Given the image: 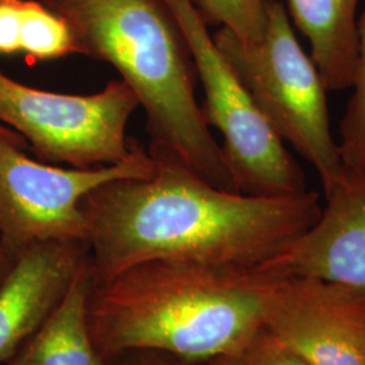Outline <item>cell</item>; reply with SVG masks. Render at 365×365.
I'll return each mask as SVG.
<instances>
[{"label": "cell", "mask_w": 365, "mask_h": 365, "mask_svg": "<svg viewBox=\"0 0 365 365\" xmlns=\"http://www.w3.org/2000/svg\"><path fill=\"white\" fill-rule=\"evenodd\" d=\"M111 365H192L160 353H130L111 360Z\"/></svg>", "instance_id": "ac0fdd59"}, {"label": "cell", "mask_w": 365, "mask_h": 365, "mask_svg": "<svg viewBox=\"0 0 365 365\" xmlns=\"http://www.w3.org/2000/svg\"><path fill=\"white\" fill-rule=\"evenodd\" d=\"M86 241H53L16 255L0 283V365L43 325L90 264Z\"/></svg>", "instance_id": "30bf717a"}, {"label": "cell", "mask_w": 365, "mask_h": 365, "mask_svg": "<svg viewBox=\"0 0 365 365\" xmlns=\"http://www.w3.org/2000/svg\"><path fill=\"white\" fill-rule=\"evenodd\" d=\"M137 108V95L120 78L96 93L71 95L30 87L0 69V125L22 135L46 164L98 168L125 161L137 144L128 137Z\"/></svg>", "instance_id": "8992f818"}, {"label": "cell", "mask_w": 365, "mask_h": 365, "mask_svg": "<svg viewBox=\"0 0 365 365\" xmlns=\"http://www.w3.org/2000/svg\"><path fill=\"white\" fill-rule=\"evenodd\" d=\"M192 365H310L265 329L233 352Z\"/></svg>", "instance_id": "2e32d148"}, {"label": "cell", "mask_w": 365, "mask_h": 365, "mask_svg": "<svg viewBox=\"0 0 365 365\" xmlns=\"http://www.w3.org/2000/svg\"><path fill=\"white\" fill-rule=\"evenodd\" d=\"M282 272L256 265L149 261L93 284L92 339L108 361L160 353L200 364L233 352L265 329Z\"/></svg>", "instance_id": "7a4b0ae2"}, {"label": "cell", "mask_w": 365, "mask_h": 365, "mask_svg": "<svg viewBox=\"0 0 365 365\" xmlns=\"http://www.w3.org/2000/svg\"><path fill=\"white\" fill-rule=\"evenodd\" d=\"M92 288L90 261L43 325L6 365H111L92 339Z\"/></svg>", "instance_id": "7c38bea8"}, {"label": "cell", "mask_w": 365, "mask_h": 365, "mask_svg": "<svg viewBox=\"0 0 365 365\" xmlns=\"http://www.w3.org/2000/svg\"><path fill=\"white\" fill-rule=\"evenodd\" d=\"M165 3L180 26L205 92V118L223 138L222 153L235 191L261 196L307 191L299 164L226 61L194 0Z\"/></svg>", "instance_id": "5b68a950"}, {"label": "cell", "mask_w": 365, "mask_h": 365, "mask_svg": "<svg viewBox=\"0 0 365 365\" xmlns=\"http://www.w3.org/2000/svg\"><path fill=\"white\" fill-rule=\"evenodd\" d=\"M197 11L209 26L226 29L242 42L262 37L268 0H194Z\"/></svg>", "instance_id": "9a60e30c"}, {"label": "cell", "mask_w": 365, "mask_h": 365, "mask_svg": "<svg viewBox=\"0 0 365 365\" xmlns=\"http://www.w3.org/2000/svg\"><path fill=\"white\" fill-rule=\"evenodd\" d=\"M153 172L84 197L93 284L149 261L256 265L318 220L319 195H249L215 187L165 145L150 141Z\"/></svg>", "instance_id": "6da1fadb"}, {"label": "cell", "mask_w": 365, "mask_h": 365, "mask_svg": "<svg viewBox=\"0 0 365 365\" xmlns=\"http://www.w3.org/2000/svg\"><path fill=\"white\" fill-rule=\"evenodd\" d=\"M265 330L310 365H365V297L337 283L282 274Z\"/></svg>", "instance_id": "ba28073f"}, {"label": "cell", "mask_w": 365, "mask_h": 365, "mask_svg": "<svg viewBox=\"0 0 365 365\" xmlns=\"http://www.w3.org/2000/svg\"><path fill=\"white\" fill-rule=\"evenodd\" d=\"M66 18L80 54L113 66L138 98L153 143L199 176L235 191L196 99L195 66L165 0H41Z\"/></svg>", "instance_id": "3957f363"}, {"label": "cell", "mask_w": 365, "mask_h": 365, "mask_svg": "<svg viewBox=\"0 0 365 365\" xmlns=\"http://www.w3.org/2000/svg\"><path fill=\"white\" fill-rule=\"evenodd\" d=\"M363 0H287L289 19L307 39L329 91L352 87L357 54V10Z\"/></svg>", "instance_id": "8fae6325"}, {"label": "cell", "mask_w": 365, "mask_h": 365, "mask_svg": "<svg viewBox=\"0 0 365 365\" xmlns=\"http://www.w3.org/2000/svg\"><path fill=\"white\" fill-rule=\"evenodd\" d=\"M24 0H0V56L21 54Z\"/></svg>", "instance_id": "e0dca14e"}, {"label": "cell", "mask_w": 365, "mask_h": 365, "mask_svg": "<svg viewBox=\"0 0 365 365\" xmlns=\"http://www.w3.org/2000/svg\"><path fill=\"white\" fill-rule=\"evenodd\" d=\"M21 54L29 63H42L80 54L78 39L66 18L41 0H24L19 33Z\"/></svg>", "instance_id": "4fadbf2b"}, {"label": "cell", "mask_w": 365, "mask_h": 365, "mask_svg": "<svg viewBox=\"0 0 365 365\" xmlns=\"http://www.w3.org/2000/svg\"><path fill=\"white\" fill-rule=\"evenodd\" d=\"M352 95L339 126L344 168L365 170V7L357 22V54Z\"/></svg>", "instance_id": "5bb4252c"}, {"label": "cell", "mask_w": 365, "mask_h": 365, "mask_svg": "<svg viewBox=\"0 0 365 365\" xmlns=\"http://www.w3.org/2000/svg\"><path fill=\"white\" fill-rule=\"evenodd\" d=\"M0 135L6 137L9 141H11L13 144L18 145L21 148L26 146L27 143L22 135H19L16 131L7 128V126H4V125H0Z\"/></svg>", "instance_id": "d6986e66"}, {"label": "cell", "mask_w": 365, "mask_h": 365, "mask_svg": "<svg viewBox=\"0 0 365 365\" xmlns=\"http://www.w3.org/2000/svg\"><path fill=\"white\" fill-rule=\"evenodd\" d=\"M325 196L318 220L268 262L282 274L324 279L365 297V170L344 168Z\"/></svg>", "instance_id": "9c48e42d"}, {"label": "cell", "mask_w": 365, "mask_h": 365, "mask_svg": "<svg viewBox=\"0 0 365 365\" xmlns=\"http://www.w3.org/2000/svg\"><path fill=\"white\" fill-rule=\"evenodd\" d=\"M11 265H13V259L7 255L4 249L0 247V283L3 282L6 274H9Z\"/></svg>", "instance_id": "ffe728a7"}, {"label": "cell", "mask_w": 365, "mask_h": 365, "mask_svg": "<svg viewBox=\"0 0 365 365\" xmlns=\"http://www.w3.org/2000/svg\"><path fill=\"white\" fill-rule=\"evenodd\" d=\"M276 134L317 170L324 192L344 172L327 110V84L295 36L286 6L268 0L262 37L242 42L226 29L212 36Z\"/></svg>", "instance_id": "277c9868"}, {"label": "cell", "mask_w": 365, "mask_h": 365, "mask_svg": "<svg viewBox=\"0 0 365 365\" xmlns=\"http://www.w3.org/2000/svg\"><path fill=\"white\" fill-rule=\"evenodd\" d=\"M152 172L153 161L138 143L129 158L114 165L63 168L27 157L0 135V247L14 259L39 244L88 242L84 197L106 182Z\"/></svg>", "instance_id": "52a82bcc"}]
</instances>
